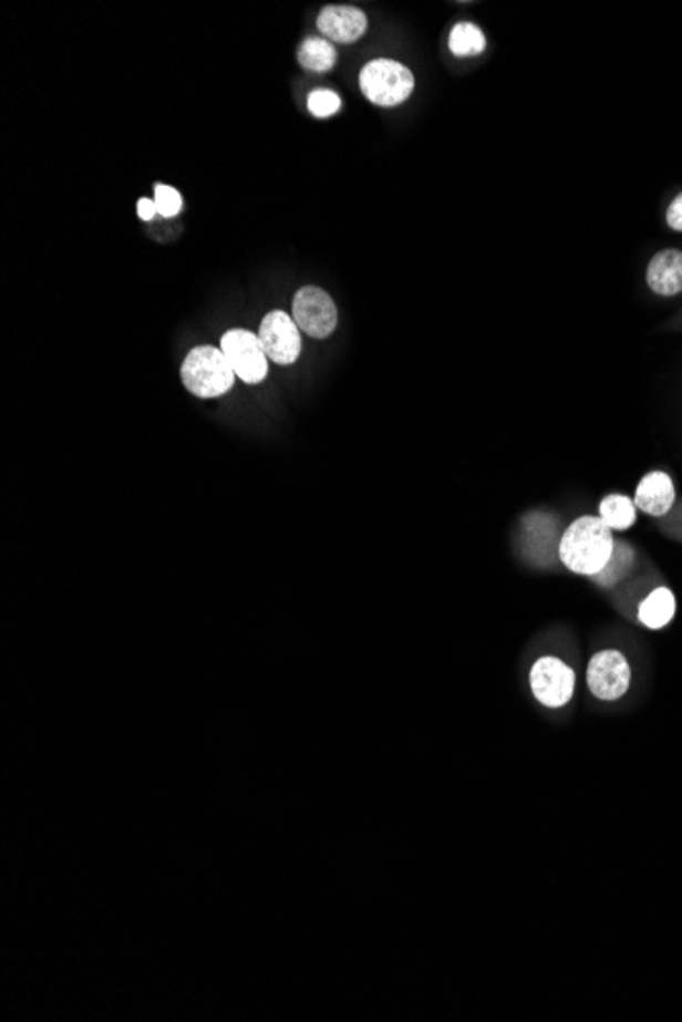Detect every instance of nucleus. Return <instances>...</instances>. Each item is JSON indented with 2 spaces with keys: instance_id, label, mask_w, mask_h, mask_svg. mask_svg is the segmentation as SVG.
I'll list each match as a JSON object with an SVG mask.
<instances>
[{
  "instance_id": "nucleus-1",
  "label": "nucleus",
  "mask_w": 682,
  "mask_h": 1022,
  "mask_svg": "<svg viewBox=\"0 0 682 1022\" xmlns=\"http://www.w3.org/2000/svg\"><path fill=\"white\" fill-rule=\"evenodd\" d=\"M613 547V531L601 518L580 517L566 529L558 554L568 570L592 578L607 566Z\"/></svg>"
},
{
  "instance_id": "nucleus-2",
  "label": "nucleus",
  "mask_w": 682,
  "mask_h": 1022,
  "mask_svg": "<svg viewBox=\"0 0 682 1022\" xmlns=\"http://www.w3.org/2000/svg\"><path fill=\"white\" fill-rule=\"evenodd\" d=\"M184 386L198 399H217L231 390L236 372L227 362L225 353L210 345L195 348L183 363Z\"/></svg>"
},
{
  "instance_id": "nucleus-3",
  "label": "nucleus",
  "mask_w": 682,
  "mask_h": 1022,
  "mask_svg": "<svg viewBox=\"0 0 682 1022\" xmlns=\"http://www.w3.org/2000/svg\"><path fill=\"white\" fill-rule=\"evenodd\" d=\"M360 89L368 101L376 106H396L405 103L415 89L411 70L393 60H374L360 72Z\"/></svg>"
},
{
  "instance_id": "nucleus-4",
  "label": "nucleus",
  "mask_w": 682,
  "mask_h": 1022,
  "mask_svg": "<svg viewBox=\"0 0 682 1022\" xmlns=\"http://www.w3.org/2000/svg\"><path fill=\"white\" fill-rule=\"evenodd\" d=\"M221 351L237 378L246 384H260L268 374V355L260 337L246 329H231L221 339Z\"/></svg>"
},
{
  "instance_id": "nucleus-5",
  "label": "nucleus",
  "mask_w": 682,
  "mask_h": 1022,
  "mask_svg": "<svg viewBox=\"0 0 682 1022\" xmlns=\"http://www.w3.org/2000/svg\"><path fill=\"white\" fill-rule=\"evenodd\" d=\"M292 319L307 335L326 339L338 327V309L323 288L304 286L292 300Z\"/></svg>"
},
{
  "instance_id": "nucleus-6",
  "label": "nucleus",
  "mask_w": 682,
  "mask_h": 1022,
  "mask_svg": "<svg viewBox=\"0 0 682 1022\" xmlns=\"http://www.w3.org/2000/svg\"><path fill=\"white\" fill-rule=\"evenodd\" d=\"M534 696L548 709H562L575 694V672L558 658H541L529 673Z\"/></svg>"
},
{
  "instance_id": "nucleus-7",
  "label": "nucleus",
  "mask_w": 682,
  "mask_h": 1022,
  "mask_svg": "<svg viewBox=\"0 0 682 1022\" xmlns=\"http://www.w3.org/2000/svg\"><path fill=\"white\" fill-rule=\"evenodd\" d=\"M587 682L592 694L601 700H619L631 684V668L626 655L617 649H604L589 663Z\"/></svg>"
},
{
  "instance_id": "nucleus-8",
  "label": "nucleus",
  "mask_w": 682,
  "mask_h": 1022,
  "mask_svg": "<svg viewBox=\"0 0 682 1022\" xmlns=\"http://www.w3.org/2000/svg\"><path fill=\"white\" fill-rule=\"evenodd\" d=\"M260 343L268 360L278 365H290L301 355L299 324L285 311L268 312L260 324Z\"/></svg>"
},
{
  "instance_id": "nucleus-9",
  "label": "nucleus",
  "mask_w": 682,
  "mask_h": 1022,
  "mask_svg": "<svg viewBox=\"0 0 682 1022\" xmlns=\"http://www.w3.org/2000/svg\"><path fill=\"white\" fill-rule=\"evenodd\" d=\"M319 31L335 43H354L368 29L366 14L355 7H326L317 19Z\"/></svg>"
},
{
  "instance_id": "nucleus-10",
  "label": "nucleus",
  "mask_w": 682,
  "mask_h": 1022,
  "mask_svg": "<svg viewBox=\"0 0 682 1022\" xmlns=\"http://www.w3.org/2000/svg\"><path fill=\"white\" fill-rule=\"evenodd\" d=\"M674 498H676L674 484H672L669 474L652 472L640 482L633 503L645 515L662 517L674 505Z\"/></svg>"
},
{
  "instance_id": "nucleus-11",
  "label": "nucleus",
  "mask_w": 682,
  "mask_h": 1022,
  "mask_svg": "<svg viewBox=\"0 0 682 1022\" xmlns=\"http://www.w3.org/2000/svg\"><path fill=\"white\" fill-rule=\"evenodd\" d=\"M648 285L662 297H674L682 290V251L664 249L654 256L648 268Z\"/></svg>"
},
{
  "instance_id": "nucleus-12",
  "label": "nucleus",
  "mask_w": 682,
  "mask_h": 1022,
  "mask_svg": "<svg viewBox=\"0 0 682 1022\" xmlns=\"http://www.w3.org/2000/svg\"><path fill=\"white\" fill-rule=\"evenodd\" d=\"M676 612V600L669 588H657L640 605V621L648 629H662L666 627Z\"/></svg>"
},
{
  "instance_id": "nucleus-13",
  "label": "nucleus",
  "mask_w": 682,
  "mask_h": 1022,
  "mask_svg": "<svg viewBox=\"0 0 682 1022\" xmlns=\"http://www.w3.org/2000/svg\"><path fill=\"white\" fill-rule=\"evenodd\" d=\"M599 518L611 531H628L636 523V503L628 496L611 494L601 500Z\"/></svg>"
},
{
  "instance_id": "nucleus-14",
  "label": "nucleus",
  "mask_w": 682,
  "mask_h": 1022,
  "mask_svg": "<svg viewBox=\"0 0 682 1022\" xmlns=\"http://www.w3.org/2000/svg\"><path fill=\"white\" fill-rule=\"evenodd\" d=\"M338 60V53L328 40L309 38L299 48V64L309 72H329Z\"/></svg>"
},
{
  "instance_id": "nucleus-15",
  "label": "nucleus",
  "mask_w": 682,
  "mask_h": 1022,
  "mask_svg": "<svg viewBox=\"0 0 682 1022\" xmlns=\"http://www.w3.org/2000/svg\"><path fill=\"white\" fill-rule=\"evenodd\" d=\"M631 568H633V549L628 544H616L607 566L592 576V582L604 586V588L616 586L619 580H623L630 574Z\"/></svg>"
},
{
  "instance_id": "nucleus-16",
  "label": "nucleus",
  "mask_w": 682,
  "mask_h": 1022,
  "mask_svg": "<svg viewBox=\"0 0 682 1022\" xmlns=\"http://www.w3.org/2000/svg\"><path fill=\"white\" fill-rule=\"evenodd\" d=\"M485 35L474 23H458L450 33V50L458 58L485 52Z\"/></svg>"
},
{
  "instance_id": "nucleus-17",
  "label": "nucleus",
  "mask_w": 682,
  "mask_h": 1022,
  "mask_svg": "<svg viewBox=\"0 0 682 1022\" xmlns=\"http://www.w3.org/2000/svg\"><path fill=\"white\" fill-rule=\"evenodd\" d=\"M309 111L319 118L331 117L340 111L341 101L335 92L316 91L309 96Z\"/></svg>"
},
{
  "instance_id": "nucleus-18",
  "label": "nucleus",
  "mask_w": 682,
  "mask_h": 1022,
  "mask_svg": "<svg viewBox=\"0 0 682 1022\" xmlns=\"http://www.w3.org/2000/svg\"><path fill=\"white\" fill-rule=\"evenodd\" d=\"M154 203H156L162 217H176L180 213V208H183V196L178 190H174L172 186L158 184Z\"/></svg>"
},
{
  "instance_id": "nucleus-19",
  "label": "nucleus",
  "mask_w": 682,
  "mask_h": 1022,
  "mask_svg": "<svg viewBox=\"0 0 682 1022\" xmlns=\"http://www.w3.org/2000/svg\"><path fill=\"white\" fill-rule=\"evenodd\" d=\"M666 220H669V225L672 227V229L682 231V195L676 196V200L670 205Z\"/></svg>"
},
{
  "instance_id": "nucleus-20",
  "label": "nucleus",
  "mask_w": 682,
  "mask_h": 1022,
  "mask_svg": "<svg viewBox=\"0 0 682 1022\" xmlns=\"http://www.w3.org/2000/svg\"><path fill=\"white\" fill-rule=\"evenodd\" d=\"M137 213H140V217H142V219L152 220L154 217H156V215H158V207H156V203H154V200H149V198H142V200L137 203Z\"/></svg>"
}]
</instances>
